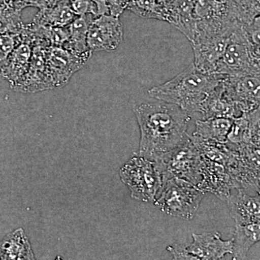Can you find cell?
Wrapping results in <instances>:
<instances>
[{
	"mask_svg": "<svg viewBox=\"0 0 260 260\" xmlns=\"http://www.w3.org/2000/svg\"><path fill=\"white\" fill-rule=\"evenodd\" d=\"M229 194L225 201L236 225H245L260 220V194H246L241 188Z\"/></svg>",
	"mask_w": 260,
	"mask_h": 260,
	"instance_id": "obj_14",
	"label": "cell"
},
{
	"mask_svg": "<svg viewBox=\"0 0 260 260\" xmlns=\"http://www.w3.org/2000/svg\"><path fill=\"white\" fill-rule=\"evenodd\" d=\"M233 120L230 118L215 117L197 121L192 136L207 141L225 143Z\"/></svg>",
	"mask_w": 260,
	"mask_h": 260,
	"instance_id": "obj_21",
	"label": "cell"
},
{
	"mask_svg": "<svg viewBox=\"0 0 260 260\" xmlns=\"http://www.w3.org/2000/svg\"><path fill=\"white\" fill-rule=\"evenodd\" d=\"M203 179L198 187L205 192L210 191L220 199L225 200L234 185L232 177L221 164L203 156Z\"/></svg>",
	"mask_w": 260,
	"mask_h": 260,
	"instance_id": "obj_16",
	"label": "cell"
},
{
	"mask_svg": "<svg viewBox=\"0 0 260 260\" xmlns=\"http://www.w3.org/2000/svg\"><path fill=\"white\" fill-rule=\"evenodd\" d=\"M225 77L203 73L192 64L172 80L153 87L148 93L155 100L174 104L188 113H200L206 98Z\"/></svg>",
	"mask_w": 260,
	"mask_h": 260,
	"instance_id": "obj_2",
	"label": "cell"
},
{
	"mask_svg": "<svg viewBox=\"0 0 260 260\" xmlns=\"http://www.w3.org/2000/svg\"><path fill=\"white\" fill-rule=\"evenodd\" d=\"M155 162L162 173V182L178 177L198 186L203 179V156L190 135L183 144L162 154Z\"/></svg>",
	"mask_w": 260,
	"mask_h": 260,
	"instance_id": "obj_6",
	"label": "cell"
},
{
	"mask_svg": "<svg viewBox=\"0 0 260 260\" xmlns=\"http://www.w3.org/2000/svg\"><path fill=\"white\" fill-rule=\"evenodd\" d=\"M49 48L34 47L28 72L13 90L21 93H37L51 90L47 71V51Z\"/></svg>",
	"mask_w": 260,
	"mask_h": 260,
	"instance_id": "obj_12",
	"label": "cell"
},
{
	"mask_svg": "<svg viewBox=\"0 0 260 260\" xmlns=\"http://www.w3.org/2000/svg\"><path fill=\"white\" fill-rule=\"evenodd\" d=\"M223 80L203 102L200 112L203 119L225 117L234 119L242 115V113L239 110L237 104L225 95Z\"/></svg>",
	"mask_w": 260,
	"mask_h": 260,
	"instance_id": "obj_17",
	"label": "cell"
},
{
	"mask_svg": "<svg viewBox=\"0 0 260 260\" xmlns=\"http://www.w3.org/2000/svg\"><path fill=\"white\" fill-rule=\"evenodd\" d=\"M5 3L21 10L28 7H35L39 9L48 7L46 0H5Z\"/></svg>",
	"mask_w": 260,
	"mask_h": 260,
	"instance_id": "obj_29",
	"label": "cell"
},
{
	"mask_svg": "<svg viewBox=\"0 0 260 260\" xmlns=\"http://www.w3.org/2000/svg\"><path fill=\"white\" fill-rule=\"evenodd\" d=\"M167 251L172 254L173 259L177 260H198L188 251L186 246L181 244H173L168 246Z\"/></svg>",
	"mask_w": 260,
	"mask_h": 260,
	"instance_id": "obj_28",
	"label": "cell"
},
{
	"mask_svg": "<svg viewBox=\"0 0 260 260\" xmlns=\"http://www.w3.org/2000/svg\"><path fill=\"white\" fill-rule=\"evenodd\" d=\"M133 109L140 129V156L155 161L189 138L191 116L180 107L157 100L137 104Z\"/></svg>",
	"mask_w": 260,
	"mask_h": 260,
	"instance_id": "obj_1",
	"label": "cell"
},
{
	"mask_svg": "<svg viewBox=\"0 0 260 260\" xmlns=\"http://www.w3.org/2000/svg\"><path fill=\"white\" fill-rule=\"evenodd\" d=\"M119 175L135 200L154 203L162 187V173L156 162L138 155L121 168Z\"/></svg>",
	"mask_w": 260,
	"mask_h": 260,
	"instance_id": "obj_5",
	"label": "cell"
},
{
	"mask_svg": "<svg viewBox=\"0 0 260 260\" xmlns=\"http://www.w3.org/2000/svg\"><path fill=\"white\" fill-rule=\"evenodd\" d=\"M70 3L77 15L90 13L94 16V5L92 0H70Z\"/></svg>",
	"mask_w": 260,
	"mask_h": 260,
	"instance_id": "obj_27",
	"label": "cell"
},
{
	"mask_svg": "<svg viewBox=\"0 0 260 260\" xmlns=\"http://www.w3.org/2000/svg\"><path fill=\"white\" fill-rule=\"evenodd\" d=\"M5 0H0V8L3 6V3H4Z\"/></svg>",
	"mask_w": 260,
	"mask_h": 260,
	"instance_id": "obj_31",
	"label": "cell"
},
{
	"mask_svg": "<svg viewBox=\"0 0 260 260\" xmlns=\"http://www.w3.org/2000/svg\"><path fill=\"white\" fill-rule=\"evenodd\" d=\"M239 25L242 24L196 20L190 41L194 51V66L203 73L214 74L233 31Z\"/></svg>",
	"mask_w": 260,
	"mask_h": 260,
	"instance_id": "obj_3",
	"label": "cell"
},
{
	"mask_svg": "<svg viewBox=\"0 0 260 260\" xmlns=\"http://www.w3.org/2000/svg\"><path fill=\"white\" fill-rule=\"evenodd\" d=\"M91 56L78 55L62 47H49L47 51V71L51 88L67 85L72 76L86 65Z\"/></svg>",
	"mask_w": 260,
	"mask_h": 260,
	"instance_id": "obj_8",
	"label": "cell"
},
{
	"mask_svg": "<svg viewBox=\"0 0 260 260\" xmlns=\"http://www.w3.org/2000/svg\"><path fill=\"white\" fill-rule=\"evenodd\" d=\"M77 16L70 0H59L56 4L40 9L34 17L32 23L45 26H68Z\"/></svg>",
	"mask_w": 260,
	"mask_h": 260,
	"instance_id": "obj_20",
	"label": "cell"
},
{
	"mask_svg": "<svg viewBox=\"0 0 260 260\" xmlns=\"http://www.w3.org/2000/svg\"><path fill=\"white\" fill-rule=\"evenodd\" d=\"M195 21L239 23L236 0H195Z\"/></svg>",
	"mask_w": 260,
	"mask_h": 260,
	"instance_id": "obj_13",
	"label": "cell"
},
{
	"mask_svg": "<svg viewBox=\"0 0 260 260\" xmlns=\"http://www.w3.org/2000/svg\"><path fill=\"white\" fill-rule=\"evenodd\" d=\"M123 25L118 17L103 15L90 24L88 46L92 51H115L123 41Z\"/></svg>",
	"mask_w": 260,
	"mask_h": 260,
	"instance_id": "obj_9",
	"label": "cell"
},
{
	"mask_svg": "<svg viewBox=\"0 0 260 260\" xmlns=\"http://www.w3.org/2000/svg\"><path fill=\"white\" fill-rule=\"evenodd\" d=\"M20 42L19 35L0 34V73L10 54Z\"/></svg>",
	"mask_w": 260,
	"mask_h": 260,
	"instance_id": "obj_26",
	"label": "cell"
},
{
	"mask_svg": "<svg viewBox=\"0 0 260 260\" xmlns=\"http://www.w3.org/2000/svg\"><path fill=\"white\" fill-rule=\"evenodd\" d=\"M214 74L230 77L260 74V61L251 54L244 25L234 29Z\"/></svg>",
	"mask_w": 260,
	"mask_h": 260,
	"instance_id": "obj_7",
	"label": "cell"
},
{
	"mask_svg": "<svg viewBox=\"0 0 260 260\" xmlns=\"http://www.w3.org/2000/svg\"><path fill=\"white\" fill-rule=\"evenodd\" d=\"M129 1L130 0H107L110 15L119 18L123 12L127 9Z\"/></svg>",
	"mask_w": 260,
	"mask_h": 260,
	"instance_id": "obj_30",
	"label": "cell"
},
{
	"mask_svg": "<svg viewBox=\"0 0 260 260\" xmlns=\"http://www.w3.org/2000/svg\"><path fill=\"white\" fill-rule=\"evenodd\" d=\"M244 28L251 54L260 61V15Z\"/></svg>",
	"mask_w": 260,
	"mask_h": 260,
	"instance_id": "obj_25",
	"label": "cell"
},
{
	"mask_svg": "<svg viewBox=\"0 0 260 260\" xmlns=\"http://www.w3.org/2000/svg\"><path fill=\"white\" fill-rule=\"evenodd\" d=\"M205 192L189 181L172 177L162 182L155 205L162 213L182 219L194 218Z\"/></svg>",
	"mask_w": 260,
	"mask_h": 260,
	"instance_id": "obj_4",
	"label": "cell"
},
{
	"mask_svg": "<svg viewBox=\"0 0 260 260\" xmlns=\"http://www.w3.org/2000/svg\"><path fill=\"white\" fill-rule=\"evenodd\" d=\"M23 10L5 3L0 8V34L20 35L25 24L21 19Z\"/></svg>",
	"mask_w": 260,
	"mask_h": 260,
	"instance_id": "obj_23",
	"label": "cell"
},
{
	"mask_svg": "<svg viewBox=\"0 0 260 260\" xmlns=\"http://www.w3.org/2000/svg\"><path fill=\"white\" fill-rule=\"evenodd\" d=\"M233 239V259H244L249 249L260 242V220L245 225H236Z\"/></svg>",
	"mask_w": 260,
	"mask_h": 260,
	"instance_id": "obj_22",
	"label": "cell"
},
{
	"mask_svg": "<svg viewBox=\"0 0 260 260\" xmlns=\"http://www.w3.org/2000/svg\"><path fill=\"white\" fill-rule=\"evenodd\" d=\"M127 9L143 18L167 19V13L157 0H130Z\"/></svg>",
	"mask_w": 260,
	"mask_h": 260,
	"instance_id": "obj_24",
	"label": "cell"
},
{
	"mask_svg": "<svg viewBox=\"0 0 260 260\" xmlns=\"http://www.w3.org/2000/svg\"><path fill=\"white\" fill-rule=\"evenodd\" d=\"M95 17L90 13L78 15L69 25L70 37L62 48L78 55H92L88 46V34Z\"/></svg>",
	"mask_w": 260,
	"mask_h": 260,
	"instance_id": "obj_19",
	"label": "cell"
},
{
	"mask_svg": "<svg viewBox=\"0 0 260 260\" xmlns=\"http://www.w3.org/2000/svg\"><path fill=\"white\" fill-rule=\"evenodd\" d=\"M20 37V36H19ZM31 43L20 37V42L10 54L0 75L9 82L13 88L18 85L28 72L32 55Z\"/></svg>",
	"mask_w": 260,
	"mask_h": 260,
	"instance_id": "obj_15",
	"label": "cell"
},
{
	"mask_svg": "<svg viewBox=\"0 0 260 260\" xmlns=\"http://www.w3.org/2000/svg\"><path fill=\"white\" fill-rule=\"evenodd\" d=\"M224 91L241 112L254 110L260 106V74L244 76H225L223 80Z\"/></svg>",
	"mask_w": 260,
	"mask_h": 260,
	"instance_id": "obj_10",
	"label": "cell"
},
{
	"mask_svg": "<svg viewBox=\"0 0 260 260\" xmlns=\"http://www.w3.org/2000/svg\"><path fill=\"white\" fill-rule=\"evenodd\" d=\"M31 244L23 229H16L0 242V259H35Z\"/></svg>",
	"mask_w": 260,
	"mask_h": 260,
	"instance_id": "obj_18",
	"label": "cell"
},
{
	"mask_svg": "<svg viewBox=\"0 0 260 260\" xmlns=\"http://www.w3.org/2000/svg\"><path fill=\"white\" fill-rule=\"evenodd\" d=\"M192 239V243L186 249L198 260L220 259L234 251V239L223 240L218 232L193 233Z\"/></svg>",
	"mask_w": 260,
	"mask_h": 260,
	"instance_id": "obj_11",
	"label": "cell"
}]
</instances>
